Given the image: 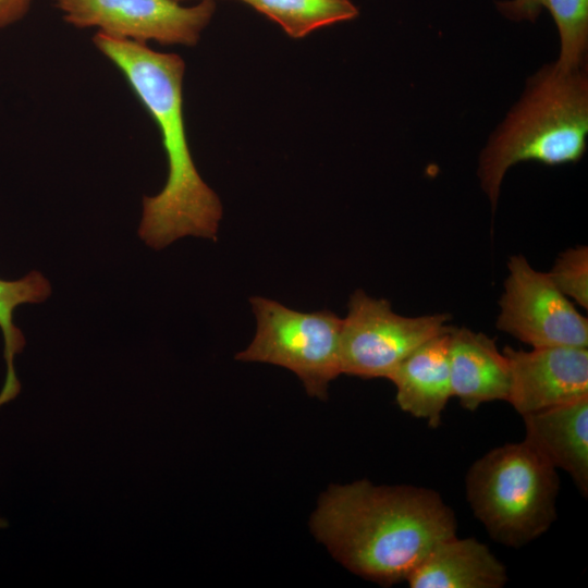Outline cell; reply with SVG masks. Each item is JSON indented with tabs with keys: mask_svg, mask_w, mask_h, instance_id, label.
Returning <instances> with one entry per match:
<instances>
[{
	"mask_svg": "<svg viewBox=\"0 0 588 588\" xmlns=\"http://www.w3.org/2000/svg\"><path fill=\"white\" fill-rule=\"evenodd\" d=\"M340 334L341 373L389 378L417 347L446 331L449 316L404 317L389 301L356 290L348 299Z\"/></svg>",
	"mask_w": 588,
	"mask_h": 588,
	"instance_id": "obj_6",
	"label": "cell"
},
{
	"mask_svg": "<svg viewBox=\"0 0 588 588\" xmlns=\"http://www.w3.org/2000/svg\"><path fill=\"white\" fill-rule=\"evenodd\" d=\"M265 14L293 38L352 20L358 14L351 0H240Z\"/></svg>",
	"mask_w": 588,
	"mask_h": 588,
	"instance_id": "obj_16",
	"label": "cell"
},
{
	"mask_svg": "<svg viewBox=\"0 0 588 588\" xmlns=\"http://www.w3.org/2000/svg\"><path fill=\"white\" fill-rule=\"evenodd\" d=\"M406 581L412 588H501L507 573L485 543L454 536L436 543Z\"/></svg>",
	"mask_w": 588,
	"mask_h": 588,
	"instance_id": "obj_13",
	"label": "cell"
},
{
	"mask_svg": "<svg viewBox=\"0 0 588 588\" xmlns=\"http://www.w3.org/2000/svg\"><path fill=\"white\" fill-rule=\"evenodd\" d=\"M525 442L588 494V397L522 416Z\"/></svg>",
	"mask_w": 588,
	"mask_h": 588,
	"instance_id": "obj_10",
	"label": "cell"
},
{
	"mask_svg": "<svg viewBox=\"0 0 588 588\" xmlns=\"http://www.w3.org/2000/svg\"><path fill=\"white\" fill-rule=\"evenodd\" d=\"M175 1H181V0H175Z\"/></svg>",
	"mask_w": 588,
	"mask_h": 588,
	"instance_id": "obj_20",
	"label": "cell"
},
{
	"mask_svg": "<svg viewBox=\"0 0 588 588\" xmlns=\"http://www.w3.org/2000/svg\"><path fill=\"white\" fill-rule=\"evenodd\" d=\"M446 331L426 341L409 354L388 378L396 388L400 408L429 427L440 425L442 413L452 396Z\"/></svg>",
	"mask_w": 588,
	"mask_h": 588,
	"instance_id": "obj_12",
	"label": "cell"
},
{
	"mask_svg": "<svg viewBox=\"0 0 588 588\" xmlns=\"http://www.w3.org/2000/svg\"><path fill=\"white\" fill-rule=\"evenodd\" d=\"M51 293L48 280L38 271H32L22 279L7 281L0 279V330L4 341L7 376L0 392V406L13 400L21 384L14 369V357L21 353L25 339L14 323V310L22 304L46 301Z\"/></svg>",
	"mask_w": 588,
	"mask_h": 588,
	"instance_id": "obj_15",
	"label": "cell"
},
{
	"mask_svg": "<svg viewBox=\"0 0 588 588\" xmlns=\"http://www.w3.org/2000/svg\"><path fill=\"white\" fill-rule=\"evenodd\" d=\"M66 23L96 27L138 42L195 46L213 12L212 0L184 7L175 0H52Z\"/></svg>",
	"mask_w": 588,
	"mask_h": 588,
	"instance_id": "obj_8",
	"label": "cell"
},
{
	"mask_svg": "<svg viewBox=\"0 0 588 588\" xmlns=\"http://www.w3.org/2000/svg\"><path fill=\"white\" fill-rule=\"evenodd\" d=\"M32 2L33 0H0V28L23 19Z\"/></svg>",
	"mask_w": 588,
	"mask_h": 588,
	"instance_id": "obj_18",
	"label": "cell"
},
{
	"mask_svg": "<svg viewBox=\"0 0 588 588\" xmlns=\"http://www.w3.org/2000/svg\"><path fill=\"white\" fill-rule=\"evenodd\" d=\"M510 365L507 401L522 416L588 397L587 347L503 348Z\"/></svg>",
	"mask_w": 588,
	"mask_h": 588,
	"instance_id": "obj_9",
	"label": "cell"
},
{
	"mask_svg": "<svg viewBox=\"0 0 588 588\" xmlns=\"http://www.w3.org/2000/svg\"><path fill=\"white\" fill-rule=\"evenodd\" d=\"M554 285L568 299L588 307V248L578 246L560 254L548 273Z\"/></svg>",
	"mask_w": 588,
	"mask_h": 588,
	"instance_id": "obj_17",
	"label": "cell"
},
{
	"mask_svg": "<svg viewBox=\"0 0 588 588\" xmlns=\"http://www.w3.org/2000/svg\"><path fill=\"white\" fill-rule=\"evenodd\" d=\"M249 302L256 333L235 359L284 367L299 378L308 395L327 399L329 383L341 375L342 318L328 309H291L262 296H252Z\"/></svg>",
	"mask_w": 588,
	"mask_h": 588,
	"instance_id": "obj_5",
	"label": "cell"
},
{
	"mask_svg": "<svg viewBox=\"0 0 588 588\" xmlns=\"http://www.w3.org/2000/svg\"><path fill=\"white\" fill-rule=\"evenodd\" d=\"M556 469L525 441L494 448L473 463L466 495L475 517L499 543L520 548L556 519Z\"/></svg>",
	"mask_w": 588,
	"mask_h": 588,
	"instance_id": "obj_4",
	"label": "cell"
},
{
	"mask_svg": "<svg viewBox=\"0 0 588 588\" xmlns=\"http://www.w3.org/2000/svg\"><path fill=\"white\" fill-rule=\"evenodd\" d=\"M588 84L581 69L537 74L524 99L483 151L479 175L494 208L506 171L520 161L576 162L586 148Z\"/></svg>",
	"mask_w": 588,
	"mask_h": 588,
	"instance_id": "obj_3",
	"label": "cell"
},
{
	"mask_svg": "<svg viewBox=\"0 0 588 588\" xmlns=\"http://www.w3.org/2000/svg\"><path fill=\"white\" fill-rule=\"evenodd\" d=\"M7 525V522L0 517V528L4 527Z\"/></svg>",
	"mask_w": 588,
	"mask_h": 588,
	"instance_id": "obj_19",
	"label": "cell"
},
{
	"mask_svg": "<svg viewBox=\"0 0 588 588\" xmlns=\"http://www.w3.org/2000/svg\"><path fill=\"white\" fill-rule=\"evenodd\" d=\"M310 527L347 569L391 586L406 580L436 543L456 536L457 520L433 489L362 479L330 486Z\"/></svg>",
	"mask_w": 588,
	"mask_h": 588,
	"instance_id": "obj_1",
	"label": "cell"
},
{
	"mask_svg": "<svg viewBox=\"0 0 588 588\" xmlns=\"http://www.w3.org/2000/svg\"><path fill=\"white\" fill-rule=\"evenodd\" d=\"M452 396L468 411L492 401H507L510 365L495 341L467 328H452L449 346Z\"/></svg>",
	"mask_w": 588,
	"mask_h": 588,
	"instance_id": "obj_11",
	"label": "cell"
},
{
	"mask_svg": "<svg viewBox=\"0 0 588 588\" xmlns=\"http://www.w3.org/2000/svg\"><path fill=\"white\" fill-rule=\"evenodd\" d=\"M93 42L122 72L154 118L168 158L164 187L143 199L140 238L155 249L187 235L217 241L223 208L198 173L188 147L182 97L184 60L101 32L95 34Z\"/></svg>",
	"mask_w": 588,
	"mask_h": 588,
	"instance_id": "obj_2",
	"label": "cell"
},
{
	"mask_svg": "<svg viewBox=\"0 0 588 588\" xmlns=\"http://www.w3.org/2000/svg\"><path fill=\"white\" fill-rule=\"evenodd\" d=\"M498 8L515 21H534L542 9L549 10L561 38L555 66L563 72L581 69L588 40V0H512Z\"/></svg>",
	"mask_w": 588,
	"mask_h": 588,
	"instance_id": "obj_14",
	"label": "cell"
},
{
	"mask_svg": "<svg viewBox=\"0 0 588 588\" xmlns=\"http://www.w3.org/2000/svg\"><path fill=\"white\" fill-rule=\"evenodd\" d=\"M500 299L499 330L536 347L588 346V321L548 273L523 255L512 256Z\"/></svg>",
	"mask_w": 588,
	"mask_h": 588,
	"instance_id": "obj_7",
	"label": "cell"
}]
</instances>
